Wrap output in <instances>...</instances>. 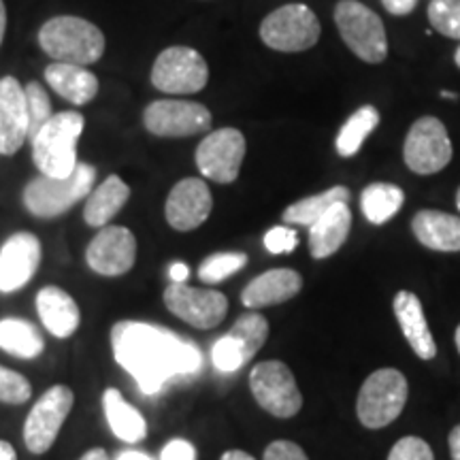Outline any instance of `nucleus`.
Segmentation results:
<instances>
[{
  "mask_svg": "<svg viewBox=\"0 0 460 460\" xmlns=\"http://www.w3.org/2000/svg\"><path fill=\"white\" fill-rule=\"evenodd\" d=\"M115 362L139 384L143 394H158L172 377L197 376L200 349L190 339L147 322L124 320L111 329Z\"/></svg>",
  "mask_w": 460,
  "mask_h": 460,
  "instance_id": "nucleus-1",
  "label": "nucleus"
},
{
  "mask_svg": "<svg viewBox=\"0 0 460 460\" xmlns=\"http://www.w3.org/2000/svg\"><path fill=\"white\" fill-rule=\"evenodd\" d=\"M39 45L56 62L88 66L105 54V34L84 17L58 15L41 26Z\"/></svg>",
  "mask_w": 460,
  "mask_h": 460,
  "instance_id": "nucleus-2",
  "label": "nucleus"
},
{
  "mask_svg": "<svg viewBox=\"0 0 460 460\" xmlns=\"http://www.w3.org/2000/svg\"><path fill=\"white\" fill-rule=\"evenodd\" d=\"M85 128V119L77 111H62L37 132L32 143V160L41 175L68 177L79 164L77 143Z\"/></svg>",
  "mask_w": 460,
  "mask_h": 460,
  "instance_id": "nucleus-3",
  "label": "nucleus"
},
{
  "mask_svg": "<svg viewBox=\"0 0 460 460\" xmlns=\"http://www.w3.org/2000/svg\"><path fill=\"white\" fill-rule=\"evenodd\" d=\"M96 183V169L79 163L68 177L39 175L24 188V205L37 217H58L88 199Z\"/></svg>",
  "mask_w": 460,
  "mask_h": 460,
  "instance_id": "nucleus-4",
  "label": "nucleus"
},
{
  "mask_svg": "<svg viewBox=\"0 0 460 460\" xmlns=\"http://www.w3.org/2000/svg\"><path fill=\"white\" fill-rule=\"evenodd\" d=\"M407 396H410V388H407V379L401 371H373L362 384L358 401H356V413H358L362 427L384 429L393 424L401 416Z\"/></svg>",
  "mask_w": 460,
  "mask_h": 460,
  "instance_id": "nucleus-5",
  "label": "nucleus"
},
{
  "mask_svg": "<svg viewBox=\"0 0 460 460\" xmlns=\"http://www.w3.org/2000/svg\"><path fill=\"white\" fill-rule=\"evenodd\" d=\"M335 24L341 39L360 60L379 65L388 56V39L379 15L358 0H341L335 7Z\"/></svg>",
  "mask_w": 460,
  "mask_h": 460,
  "instance_id": "nucleus-6",
  "label": "nucleus"
},
{
  "mask_svg": "<svg viewBox=\"0 0 460 460\" xmlns=\"http://www.w3.org/2000/svg\"><path fill=\"white\" fill-rule=\"evenodd\" d=\"M261 39L275 51H305L320 39V22L307 4H284L261 24Z\"/></svg>",
  "mask_w": 460,
  "mask_h": 460,
  "instance_id": "nucleus-7",
  "label": "nucleus"
},
{
  "mask_svg": "<svg viewBox=\"0 0 460 460\" xmlns=\"http://www.w3.org/2000/svg\"><path fill=\"white\" fill-rule=\"evenodd\" d=\"M250 388L258 405L275 418H295L303 407L295 373L279 360H264L250 373Z\"/></svg>",
  "mask_w": 460,
  "mask_h": 460,
  "instance_id": "nucleus-8",
  "label": "nucleus"
},
{
  "mask_svg": "<svg viewBox=\"0 0 460 460\" xmlns=\"http://www.w3.org/2000/svg\"><path fill=\"white\" fill-rule=\"evenodd\" d=\"M209 82L205 58L192 48H169L152 66L154 88L164 94H197Z\"/></svg>",
  "mask_w": 460,
  "mask_h": 460,
  "instance_id": "nucleus-9",
  "label": "nucleus"
},
{
  "mask_svg": "<svg viewBox=\"0 0 460 460\" xmlns=\"http://www.w3.org/2000/svg\"><path fill=\"white\" fill-rule=\"evenodd\" d=\"M452 141L446 126L433 115H424L407 132L402 158L418 175H435L452 160Z\"/></svg>",
  "mask_w": 460,
  "mask_h": 460,
  "instance_id": "nucleus-10",
  "label": "nucleus"
},
{
  "mask_svg": "<svg viewBox=\"0 0 460 460\" xmlns=\"http://www.w3.org/2000/svg\"><path fill=\"white\" fill-rule=\"evenodd\" d=\"M75 394L68 386L49 388L32 405L24 424V444L32 454H45L56 444L62 424L73 410Z\"/></svg>",
  "mask_w": 460,
  "mask_h": 460,
  "instance_id": "nucleus-11",
  "label": "nucleus"
},
{
  "mask_svg": "<svg viewBox=\"0 0 460 460\" xmlns=\"http://www.w3.org/2000/svg\"><path fill=\"white\" fill-rule=\"evenodd\" d=\"M164 305L172 315L194 329H216L228 314V298L217 290H203L188 284H171L164 290Z\"/></svg>",
  "mask_w": 460,
  "mask_h": 460,
  "instance_id": "nucleus-12",
  "label": "nucleus"
},
{
  "mask_svg": "<svg viewBox=\"0 0 460 460\" xmlns=\"http://www.w3.org/2000/svg\"><path fill=\"white\" fill-rule=\"evenodd\" d=\"M245 158V137L237 128L209 132L197 149V166L203 177L217 183H233Z\"/></svg>",
  "mask_w": 460,
  "mask_h": 460,
  "instance_id": "nucleus-13",
  "label": "nucleus"
},
{
  "mask_svg": "<svg viewBox=\"0 0 460 460\" xmlns=\"http://www.w3.org/2000/svg\"><path fill=\"white\" fill-rule=\"evenodd\" d=\"M143 124L156 137H194L211 130V113L192 101H154L143 111Z\"/></svg>",
  "mask_w": 460,
  "mask_h": 460,
  "instance_id": "nucleus-14",
  "label": "nucleus"
},
{
  "mask_svg": "<svg viewBox=\"0 0 460 460\" xmlns=\"http://www.w3.org/2000/svg\"><path fill=\"white\" fill-rule=\"evenodd\" d=\"M85 261L105 278L126 275L137 262V239L126 226H102L85 250Z\"/></svg>",
  "mask_w": 460,
  "mask_h": 460,
  "instance_id": "nucleus-15",
  "label": "nucleus"
},
{
  "mask_svg": "<svg viewBox=\"0 0 460 460\" xmlns=\"http://www.w3.org/2000/svg\"><path fill=\"white\" fill-rule=\"evenodd\" d=\"M211 209H214V197L209 186L199 177H186L172 186L164 205V216L171 228L188 233L205 224Z\"/></svg>",
  "mask_w": 460,
  "mask_h": 460,
  "instance_id": "nucleus-16",
  "label": "nucleus"
},
{
  "mask_svg": "<svg viewBox=\"0 0 460 460\" xmlns=\"http://www.w3.org/2000/svg\"><path fill=\"white\" fill-rule=\"evenodd\" d=\"M41 241L32 233H15L0 247V292H15L34 278L41 264Z\"/></svg>",
  "mask_w": 460,
  "mask_h": 460,
  "instance_id": "nucleus-17",
  "label": "nucleus"
},
{
  "mask_svg": "<svg viewBox=\"0 0 460 460\" xmlns=\"http://www.w3.org/2000/svg\"><path fill=\"white\" fill-rule=\"evenodd\" d=\"M28 139L24 85L15 77L0 79V154L13 156Z\"/></svg>",
  "mask_w": 460,
  "mask_h": 460,
  "instance_id": "nucleus-18",
  "label": "nucleus"
},
{
  "mask_svg": "<svg viewBox=\"0 0 460 460\" xmlns=\"http://www.w3.org/2000/svg\"><path fill=\"white\" fill-rule=\"evenodd\" d=\"M303 288V278L292 269H271L258 275L245 286L241 301L245 307L261 309L271 307V305H279L295 298Z\"/></svg>",
  "mask_w": 460,
  "mask_h": 460,
  "instance_id": "nucleus-19",
  "label": "nucleus"
},
{
  "mask_svg": "<svg viewBox=\"0 0 460 460\" xmlns=\"http://www.w3.org/2000/svg\"><path fill=\"white\" fill-rule=\"evenodd\" d=\"M394 315L399 320V326L410 341L411 349L416 352L418 358L433 360L437 356V343L433 335H430L429 322L424 318V309L420 298L410 290H401L394 296Z\"/></svg>",
  "mask_w": 460,
  "mask_h": 460,
  "instance_id": "nucleus-20",
  "label": "nucleus"
},
{
  "mask_svg": "<svg viewBox=\"0 0 460 460\" xmlns=\"http://www.w3.org/2000/svg\"><path fill=\"white\" fill-rule=\"evenodd\" d=\"M37 312L45 329L58 339L71 337L82 322L79 305L66 290L58 286H45L39 290Z\"/></svg>",
  "mask_w": 460,
  "mask_h": 460,
  "instance_id": "nucleus-21",
  "label": "nucleus"
},
{
  "mask_svg": "<svg viewBox=\"0 0 460 460\" xmlns=\"http://www.w3.org/2000/svg\"><path fill=\"white\" fill-rule=\"evenodd\" d=\"M45 82L56 94L71 101L73 105H88L99 94V77L85 66L54 62L45 68Z\"/></svg>",
  "mask_w": 460,
  "mask_h": 460,
  "instance_id": "nucleus-22",
  "label": "nucleus"
},
{
  "mask_svg": "<svg viewBox=\"0 0 460 460\" xmlns=\"http://www.w3.org/2000/svg\"><path fill=\"white\" fill-rule=\"evenodd\" d=\"M349 230H352V211H349L348 203H337L331 207L318 222L309 226V250L312 256L329 258L341 250V245L348 239Z\"/></svg>",
  "mask_w": 460,
  "mask_h": 460,
  "instance_id": "nucleus-23",
  "label": "nucleus"
},
{
  "mask_svg": "<svg viewBox=\"0 0 460 460\" xmlns=\"http://www.w3.org/2000/svg\"><path fill=\"white\" fill-rule=\"evenodd\" d=\"M411 230L424 247L435 252H460V217L424 209L411 220Z\"/></svg>",
  "mask_w": 460,
  "mask_h": 460,
  "instance_id": "nucleus-24",
  "label": "nucleus"
},
{
  "mask_svg": "<svg viewBox=\"0 0 460 460\" xmlns=\"http://www.w3.org/2000/svg\"><path fill=\"white\" fill-rule=\"evenodd\" d=\"M130 199V186L119 175H109L90 192L84 209V220L94 228L107 226Z\"/></svg>",
  "mask_w": 460,
  "mask_h": 460,
  "instance_id": "nucleus-25",
  "label": "nucleus"
},
{
  "mask_svg": "<svg viewBox=\"0 0 460 460\" xmlns=\"http://www.w3.org/2000/svg\"><path fill=\"white\" fill-rule=\"evenodd\" d=\"M102 407H105V418L111 427L113 435L126 444H139L147 435V422L128 401L124 399L122 393L115 388H107L102 394Z\"/></svg>",
  "mask_w": 460,
  "mask_h": 460,
  "instance_id": "nucleus-26",
  "label": "nucleus"
},
{
  "mask_svg": "<svg viewBox=\"0 0 460 460\" xmlns=\"http://www.w3.org/2000/svg\"><path fill=\"white\" fill-rule=\"evenodd\" d=\"M0 349L17 358H37L43 354L45 339L31 322L4 318L0 320Z\"/></svg>",
  "mask_w": 460,
  "mask_h": 460,
  "instance_id": "nucleus-27",
  "label": "nucleus"
},
{
  "mask_svg": "<svg viewBox=\"0 0 460 460\" xmlns=\"http://www.w3.org/2000/svg\"><path fill=\"white\" fill-rule=\"evenodd\" d=\"M405 203V192L393 183H371L362 190L360 207L362 214L371 224H386L390 217L399 214Z\"/></svg>",
  "mask_w": 460,
  "mask_h": 460,
  "instance_id": "nucleus-28",
  "label": "nucleus"
},
{
  "mask_svg": "<svg viewBox=\"0 0 460 460\" xmlns=\"http://www.w3.org/2000/svg\"><path fill=\"white\" fill-rule=\"evenodd\" d=\"M349 200V190L343 186L329 188L326 192L314 194V197H307L303 200H296L295 205H290L281 216V220L288 224H298V226H312L320 220L331 207L337 203H348Z\"/></svg>",
  "mask_w": 460,
  "mask_h": 460,
  "instance_id": "nucleus-29",
  "label": "nucleus"
},
{
  "mask_svg": "<svg viewBox=\"0 0 460 460\" xmlns=\"http://www.w3.org/2000/svg\"><path fill=\"white\" fill-rule=\"evenodd\" d=\"M379 124V113L373 105L360 107L358 111L349 115V119L341 126L337 135V152L343 158H352L354 154H358L367 137L377 128Z\"/></svg>",
  "mask_w": 460,
  "mask_h": 460,
  "instance_id": "nucleus-30",
  "label": "nucleus"
},
{
  "mask_svg": "<svg viewBox=\"0 0 460 460\" xmlns=\"http://www.w3.org/2000/svg\"><path fill=\"white\" fill-rule=\"evenodd\" d=\"M228 335L241 345L245 360H250L261 352L264 341H267L269 322L262 314L247 312L243 315H239L237 322L233 324V329L228 331Z\"/></svg>",
  "mask_w": 460,
  "mask_h": 460,
  "instance_id": "nucleus-31",
  "label": "nucleus"
},
{
  "mask_svg": "<svg viewBox=\"0 0 460 460\" xmlns=\"http://www.w3.org/2000/svg\"><path fill=\"white\" fill-rule=\"evenodd\" d=\"M247 264V256L243 252H222V254L209 256L200 264L199 278L203 284H220L230 275L241 271Z\"/></svg>",
  "mask_w": 460,
  "mask_h": 460,
  "instance_id": "nucleus-32",
  "label": "nucleus"
},
{
  "mask_svg": "<svg viewBox=\"0 0 460 460\" xmlns=\"http://www.w3.org/2000/svg\"><path fill=\"white\" fill-rule=\"evenodd\" d=\"M26 92V111H28V139H34L37 132L49 122L51 115V102L48 96V90L39 82H31L24 85Z\"/></svg>",
  "mask_w": 460,
  "mask_h": 460,
  "instance_id": "nucleus-33",
  "label": "nucleus"
},
{
  "mask_svg": "<svg viewBox=\"0 0 460 460\" xmlns=\"http://www.w3.org/2000/svg\"><path fill=\"white\" fill-rule=\"evenodd\" d=\"M429 20L437 32L460 41V0H430Z\"/></svg>",
  "mask_w": 460,
  "mask_h": 460,
  "instance_id": "nucleus-34",
  "label": "nucleus"
},
{
  "mask_svg": "<svg viewBox=\"0 0 460 460\" xmlns=\"http://www.w3.org/2000/svg\"><path fill=\"white\" fill-rule=\"evenodd\" d=\"M31 382L22 373L0 365V401L9 405H22L31 399Z\"/></svg>",
  "mask_w": 460,
  "mask_h": 460,
  "instance_id": "nucleus-35",
  "label": "nucleus"
},
{
  "mask_svg": "<svg viewBox=\"0 0 460 460\" xmlns=\"http://www.w3.org/2000/svg\"><path fill=\"white\" fill-rule=\"evenodd\" d=\"M211 360H214L216 369H220L224 373L239 371L247 362L241 345L234 341L228 332L222 339H217L214 348H211Z\"/></svg>",
  "mask_w": 460,
  "mask_h": 460,
  "instance_id": "nucleus-36",
  "label": "nucleus"
},
{
  "mask_svg": "<svg viewBox=\"0 0 460 460\" xmlns=\"http://www.w3.org/2000/svg\"><path fill=\"white\" fill-rule=\"evenodd\" d=\"M388 460H435L433 450L420 437H402L388 454Z\"/></svg>",
  "mask_w": 460,
  "mask_h": 460,
  "instance_id": "nucleus-37",
  "label": "nucleus"
},
{
  "mask_svg": "<svg viewBox=\"0 0 460 460\" xmlns=\"http://www.w3.org/2000/svg\"><path fill=\"white\" fill-rule=\"evenodd\" d=\"M298 245V234L295 228L288 226H275L264 234V247H267L271 254H286L292 252Z\"/></svg>",
  "mask_w": 460,
  "mask_h": 460,
  "instance_id": "nucleus-38",
  "label": "nucleus"
},
{
  "mask_svg": "<svg viewBox=\"0 0 460 460\" xmlns=\"http://www.w3.org/2000/svg\"><path fill=\"white\" fill-rule=\"evenodd\" d=\"M262 460H309L307 454L303 452V447L295 444V441H273L264 450Z\"/></svg>",
  "mask_w": 460,
  "mask_h": 460,
  "instance_id": "nucleus-39",
  "label": "nucleus"
},
{
  "mask_svg": "<svg viewBox=\"0 0 460 460\" xmlns=\"http://www.w3.org/2000/svg\"><path fill=\"white\" fill-rule=\"evenodd\" d=\"M160 460H197V450L186 439H172L163 447Z\"/></svg>",
  "mask_w": 460,
  "mask_h": 460,
  "instance_id": "nucleus-40",
  "label": "nucleus"
},
{
  "mask_svg": "<svg viewBox=\"0 0 460 460\" xmlns=\"http://www.w3.org/2000/svg\"><path fill=\"white\" fill-rule=\"evenodd\" d=\"M384 9L393 15H410L413 9H416L418 0H382Z\"/></svg>",
  "mask_w": 460,
  "mask_h": 460,
  "instance_id": "nucleus-41",
  "label": "nucleus"
},
{
  "mask_svg": "<svg viewBox=\"0 0 460 460\" xmlns=\"http://www.w3.org/2000/svg\"><path fill=\"white\" fill-rule=\"evenodd\" d=\"M169 278L172 284H186L190 278V267L186 262H172L169 267Z\"/></svg>",
  "mask_w": 460,
  "mask_h": 460,
  "instance_id": "nucleus-42",
  "label": "nucleus"
},
{
  "mask_svg": "<svg viewBox=\"0 0 460 460\" xmlns=\"http://www.w3.org/2000/svg\"><path fill=\"white\" fill-rule=\"evenodd\" d=\"M447 444H450V454L452 460H460V424L452 429L450 437H447Z\"/></svg>",
  "mask_w": 460,
  "mask_h": 460,
  "instance_id": "nucleus-43",
  "label": "nucleus"
},
{
  "mask_svg": "<svg viewBox=\"0 0 460 460\" xmlns=\"http://www.w3.org/2000/svg\"><path fill=\"white\" fill-rule=\"evenodd\" d=\"M0 460H17L15 447L9 444V441L0 439Z\"/></svg>",
  "mask_w": 460,
  "mask_h": 460,
  "instance_id": "nucleus-44",
  "label": "nucleus"
},
{
  "mask_svg": "<svg viewBox=\"0 0 460 460\" xmlns=\"http://www.w3.org/2000/svg\"><path fill=\"white\" fill-rule=\"evenodd\" d=\"M220 460H256V458L243 450H228L222 454Z\"/></svg>",
  "mask_w": 460,
  "mask_h": 460,
  "instance_id": "nucleus-45",
  "label": "nucleus"
},
{
  "mask_svg": "<svg viewBox=\"0 0 460 460\" xmlns=\"http://www.w3.org/2000/svg\"><path fill=\"white\" fill-rule=\"evenodd\" d=\"M118 460H152V458L139 450H124L118 454Z\"/></svg>",
  "mask_w": 460,
  "mask_h": 460,
  "instance_id": "nucleus-46",
  "label": "nucleus"
},
{
  "mask_svg": "<svg viewBox=\"0 0 460 460\" xmlns=\"http://www.w3.org/2000/svg\"><path fill=\"white\" fill-rule=\"evenodd\" d=\"M79 460H109V456H107V452L102 450V447H92V450L85 452Z\"/></svg>",
  "mask_w": 460,
  "mask_h": 460,
  "instance_id": "nucleus-47",
  "label": "nucleus"
},
{
  "mask_svg": "<svg viewBox=\"0 0 460 460\" xmlns=\"http://www.w3.org/2000/svg\"><path fill=\"white\" fill-rule=\"evenodd\" d=\"M4 31H7V9H4V3L0 0V45H3Z\"/></svg>",
  "mask_w": 460,
  "mask_h": 460,
  "instance_id": "nucleus-48",
  "label": "nucleus"
},
{
  "mask_svg": "<svg viewBox=\"0 0 460 460\" xmlns=\"http://www.w3.org/2000/svg\"><path fill=\"white\" fill-rule=\"evenodd\" d=\"M441 96H444V99H452V101H456V99H458L456 92H447V90L441 92Z\"/></svg>",
  "mask_w": 460,
  "mask_h": 460,
  "instance_id": "nucleus-49",
  "label": "nucleus"
},
{
  "mask_svg": "<svg viewBox=\"0 0 460 460\" xmlns=\"http://www.w3.org/2000/svg\"><path fill=\"white\" fill-rule=\"evenodd\" d=\"M454 341H456V348H458V352H460V324H458V329H456V335H454Z\"/></svg>",
  "mask_w": 460,
  "mask_h": 460,
  "instance_id": "nucleus-50",
  "label": "nucleus"
},
{
  "mask_svg": "<svg viewBox=\"0 0 460 460\" xmlns=\"http://www.w3.org/2000/svg\"><path fill=\"white\" fill-rule=\"evenodd\" d=\"M454 60H456V66L460 68V48L456 49V56H454Z\"/></svg>",
  "mask_w": 460,
  "mask_h": 460,
  "instance_id": "nucleus-51",
  "label": "nucleus"
},
{
  "mask_svg": "<svg viewBox=\"0 0 460 460\" xmlns=\"http://www.w3.org/2000/svg\"><path fill=\"white\" fill-rule=\"evenodd\" d=\"M456 207H458V211H460V188H458V194H456Z\"/></svg>",
  "mask_w": 460,
  "mask_h": 460,
  "instance_id": "nucleus-52",
  "label": "nucleus"
}]
</instances>
